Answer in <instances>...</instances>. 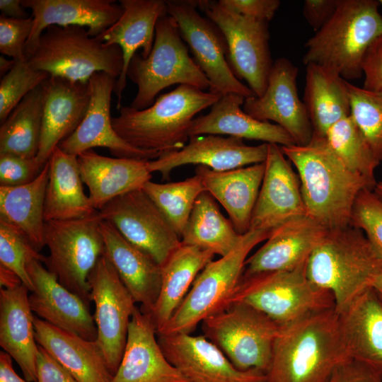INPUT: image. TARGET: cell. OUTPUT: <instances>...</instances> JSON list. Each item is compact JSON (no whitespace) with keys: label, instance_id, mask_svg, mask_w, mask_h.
Here are the masks:
<instances>
[{"label":"cell","instance_id":"obj_23","mask_svg":"<svg viewBox=\"0 0 382 382\" xmlns=\"http://www.w3.org/2000/svg\"><path fill=\"white\" fill-rule=\"evenodd\" d=\"M149 313L135 308L120 364L110 382H190L166 357Z\"/></svg>","mask_w":382,"mask_h":382},{"label":"cell","instance_id":"obj_22","mask_svg":"<svg viewBox=\"0 0 382 382\" xmlns=\"http://www.w3.org/2000/svg\"><path fill=\"white\" fill-rule=\"evenodd\" d=\"M328 229L307 214L275 227L265 243L248 256L243 275L291 270L308 259Z\"/></svg>","mask_w":382,"mask_h":382},{"label":"cell","instance_id":"obj_15","mask_svg":"<svg viewBox=\"0 0 382 382\" xmlns=\"http://www.w3.org/2000/svg\"><path fill=\"white\" fill-rule=\"evenodd\" d=\"M88 282L95 304L96 340L114 375L123 355L136 303L104 254L92 270Z\"/></svg>","mask_w":382,"mask_h":382},{"label":"cell","instance_id":"obj_24","mask_svg":"<svg viewBox=\"0 0 382 382\" xmlns=\"http://www.w3.org/2000/svg\"><path fill=\"white\" fill-rule=\"evenodd\" d=\"M45 94L41 137L36 161L41 168L58 145L71 135L84 118L91 98L89 81L50 77Z\"/></svg>","mask_w":382,"mask_h":382},{"label":"cell","instance_id":"obj_49","mask_svg":"<svg viewBox=\"0 0 382 382\" xmlns=\"http://www.w3.org/2000/svg\"><path fill=\"white\" fill-rule=\"evenodd\" d=\"M218 2L239 15L267 22L272 19L280 5L278 0H219Z\"/></svg>","mask_w":382,"mask_h":382},{"label":"cell","instance_id":"obj_13","mask_svg":"<svg viewBox=\"0 0 382 382\" xmlns=\"http://www.w3.org/2000/svg\"><path fill=\"white\" fill-rule=\"evenodd\" d=\"M166 6L195 62L210 82L209 91L220 96L231 93L245 98L255 96L232 71L222 32L210 19L200 15L195 1H166Z\"/></svg>","mask_w":382,"mask_h":382},{"label":"cell","instance_id":"obj_58","mask_svg":"<svg viewBox=\"0 0 382 382\" xmlns=\"http://www.w3.org/2000/svg\"><path fill=\"white\" fill-rule=\"evenodd\" d=\"M373 190L382 199V180L376 182Z\"/></svg>","mask_w":382,"mask_h":382},{"label":"cell","instance_id":"obj_47","mask_svg":"<svg viewBox=\"0 0 382 382\" xmlns=\"http://www.w3.org/2000/svg\"><path fill=\"white\" fill-rule=\"evenodd\" d=\"M43 168L36 158L13 154L0 155V186L16 187L34 180Z\"/></svg>","mask_w":382,"mask_h":382},{"label":"cell","instance_id":"obj_33","mask_svg":"<svg viewBox=\"0 0 382 382\" xmlns=\"http://www.w3.org/2000/svg\"><path fill=\"white\" fill-rule=\"evenodd\" d=\"M338 314L351 359L382 374L381 297L374 288L369 286Z\"/></svg>","mask_w":382,"mask_h":382},{"label":"cell","instance_id":"obj_1","mask_svg":"<svg viewBox=\"0 0 382 382\" xmlns=\"http://www.w3.org/2000/svg\"><path fill=\"white\" fill-rule=\"evenodd\" d=\"M281 149L297 170L306 214L328 230L351 225L359 193L365 188L374 190L376 182L349 170L325 138L313 136L306 145Z\"/></svg>","mask_w":382,"mask_h":382},{"label":"cell","instance_id":"obj_19","mask_svg":"<svg viewBox=\"0 0 382 382\" xmlns=\"http://www.w3.org/2000/svg\"><path fill=\"white\" fill-rule=\"evenodd\" d=\"M268 144L246 145L243 139L220 135L194 136L180 150L162 154L149 161L151 173L158 172L168 179L171 171L184 165L194 164L216 171L236 169L265 161Z\"/></svg>","mask_w":382,"mask_h":382},{"label":"cell","instance_id":"obj_17","mask_svg":"<svg viewBox=\"0 0 382 382\" xmlns=\"http://www.w3.org/2000/svg\"><path fill=\"white\" fill-rule=\"evenodd\" d=\"M116 79L104 72L94 74L89 80L91 98L86 114L75 131L58 145L63 151L77 156L95 147L107 148L119 158L151 161L157 152L132 146L122 139L112 125L110 102Z\"/></svg>","mask_w":382,"mask_h":382},{"label":"cell","instance_id":"obj_29","mask_svg":"<svg viewBox=\"0 0 382 382\" xmlns=\"http://www.w3.org/2000/svg\"><path fill=\"white\" fill-rule=\"evenodd\" d=\"M30 290L21 284L0 289V346L21 369L25 380L37 381L39 345L35 338Z\"/></svg>","mask_w":382,"mask_h":382},{"label":"cell","instance_id":"obj_18","mask_svg":"<svg viewBox=\"0 0 382 382\" xmlns=\"http://www.w3.org/2000/svg\"><path fill=\"white\" fill-rule=\"evenodd\" d=\"M156 335L167 359L190 382H267V375L263 372L236 369L204 335Z\"/></svg>","mask_w":382,"mask_h":382},{"label":"cell","instance_id":"obj_11","mask_svg":"<svg viewBox=\"0 0 382 382\" xmlns=\"http://www.w3.org/2000/svg\"><path fill=\"white\" fill-rule=\"evenodd\" d=\"M98 212L88 217L45 222V244L50 254L45 267L65 288L89 305L88 277L104 253Z\"/></svg>","mask_w":382,"mask_h":382},{"label":"cell","instance_id":"obj_25","mask_svg":"<svg viewBox=\"0 0 382 382\" xmlns=\"http://www.w3.org/2000/svg\"><path fill=\"white\" fill-rule=\"evenodd\" d=\"M22 5L31 10L33 18V29L25 50L27 59L47 27L79 26L97 37L115 23L123 11L120 4L112 0H22Z\"/></svg>","mask_w":382,"mask_h":382},{"label":"cell","instance_id":"obj_59","mask_svg":"<svg viewBox=\"0 0 382 382\" xmlns=\"http://www.w3.org/2000/svg\"><path fill=\"white\" fill-rule=\"evenodd\" d=\"M378 2H379V4H380V5L382 6V0H379Z\"/></svg>","mask_w":382,"mask_h":382},{"label":"cell","instance_id":"obj_44","mask_svg":"<svg viewBox=\"0 0 382 382\" xmlns=\"http://www.w3.org/2000/svg\"><path fill=\"white\" fill-rule=\"evenodd\" d=\"M45 257L32 246L21 232L0 221V265L14 272L30 291L33 290V283L27 271V264L32 259L43 262Z\"/></svg>","mask_w":382,"mask_h":382},{"label":"cell","instance_id":"obj_9","mask_svg":"<svg viewBox=\"0 0 382 382\" xmlns=\"http://www.w3.org/2000/svg\"><path fill=\"white\" fill-rule=\"evenodd\" d=\"M272 229H250L227 255L209 262L199 273L183 301L157 334L190 333L207 318L228 306L238 287L251 250Z\"/></svg>","mask_w":382,"mask_h":382},{"label":"cell","instance_id":"obj_48","mask_svg":"<svg viewBox=\"0 0 382 382\" xmlns=\"http://www.w3.org/2000/svg\"><path fill=\"white\" fill-rule=\"evenodd\" d=\"M364 75L363 88L382 92V35L374 39L366 49L361 60Z\"/></svg>","mask_w":382,"mask_h":382},{"label":"cell","instance_id":"obj_54","mask_svg":"<svg viewBox=\"0 0 382 382\" xmlns=\"http://www.w3.org/2000/svg\"><path fill=\"white\" fill-rule=\"evenodd\" d=\"M1 16L11 18H28L21 0H0Z\"/></svg>","mask_w":382,"mask_h":382},{"label":"cell","instance_id":"obj_5","mask_svg":"<svg viewBox=\"0 0 382 382\" xmlns=\"http://www.w3.org/2000/svg\"><path fill=\"white\" fill-rule=\"evenodd\" d=\"M376 0H337L332 17L305 44V65L316 64L344 79L362 76V57L371 42L382 35V15Z\"/></svg>","mask_w":382,"mask_h":382},{"label":"cell","instance_id":"obj_37","mask_svg":"<svg viewBox=\"0 0 382 382\" xmlns=\"http://www.w3.org/2000/svg\"><path fill=\"white\" fill-rule=\"evenodd\" d=\"M48 174L47 162L32 182L0 186V221L21 232L39 253L45 246L44 204Z\"/></svg>","mask_w":382,"mask_h":382},{"label":"cell","instance_id":"obj_35","mask_svg":"<svg viewBox=\"0 0 382 382\" xmlns=\"http://www.w3.org/2000/svg\"><path fill=\"white\" fill-rule=\"evenodd\" d=\"M348 81L337 72L316 64L306 65L303 102L313 136L325 138L329 129L350 115Z\"/></svg>","mask_w":382,"mask_h":382},{"label":"cell","instance_id":"obj_41","mask_svg":"<svg viewBox=\"0 0 382 382\" xmlns=\"http://www.w3.org/2000/svg\"><path fill=\"white\" fill-rule=\"evenodd\" d=\"M325 138L332 151L349 170L376 182L374 173L380 163L350 115L333 125Z\"/></svg>","mask_w":382,"mask_h":382},{"label":"cell","instance_id":"obj_43","mask_svg":"<svg viewBox=\"0 0 382 382\" xmlns=\"http://www.w3.org/2000/svg\"><path fill=\"white\" fill-rule=\"evenodd\" d=\"M50 77L48 74L32 68L27 60L15 61L11 69L1 78V124L26 95Z\"/></svg>","mask_w":382,"mask_h":382},{"label":"cell","instance_id":"obj_53","mask_svg":"<svg viewBox=\"0 0 382 382\" xmlns=\"http://www.w3.org/2000/svg\"><path fill=\"white\" fill-rule=\"evenodd\" d=\"M0 382H28L16 373L12 357L4 351L0 352Z\"/></svg>","mask_w":382,"mask_h":382},{"label":"cell","instance_id":"obj_57","mask_svg":"<svg viewBox=\"0 0 382 382\" xmlns=\"http://www.w3.org/2000/svg\"><path fill=\"white\" fill-rule=\"evenodd\" d=\"M370 286L374 288L382 299V272L373 279Z\"/></svg>","mask_w":382,"mask_h":382},{"label":"cell","instance_id":"obj_36","mask_svg":"<svg viewBox=\"0 0 382 382\" xmlns=\"http://www.w3.org/2000/svg\"><path fill=\"white\" fill-rule=\"evenodd\" d=\"M211 251L182 244L161 267V283L150 313L161 330L183 301L199 273L214 257Z\"/></svg>","mask_w":382,"mask_h":382},{"label":"cell","instance_id":"obj_46","mask_svg":"<svg viewBox=\"0 0 382 382\" xmlns=\"http://www.w3.org/2000/svg\"><path fill=\"white\" fill-rule=\"evenodd\" d=\"M33 29L32 16L11 18L0 16V52L15 61L27 60L25 53L27 42Z\"/></svg>","mask_w":382,"mask_h":382},{"label":"cell","instance_id":"obj_38","mask_svg":"<svg viewBox=\"0 0 382 382\" xmlns=\"http://www.w3.org/2000/svg\"><path fill=\"white\" fill-rule=\"evenodd\" d=\"M243 235L224 216L214 198L204 191L195 201L181 242L223 257L238 245Z\"/></svg>","mask_w":382,"mask_h":382},{"label":"cell","instance_id":"obj_3","mask_svg":"<svg viewBox=\"0 0 382 382\" xmlns=\"http://www.w3.org/2000/svg\"><path fill=\"white\" fill-rule=\"evenodd\" d=\"M221 96L189 85H179L159 96L144 110L122 106L117 117H112L116 133L137 149L164 153L183 149L190 139L195 116L212 107Z\"/></svg>","mask_w":382,"mask_h":382},{"label":"cell","instance_id":"obj_51","mask_svg":"<svg viewBox=\"0 0 382 382\" xmlns=\"http://www.w3.org/2000/svg\"><path fill=\"white\" fill-rule=\"evenodd\" d=\"M36 382H79L39 345Z\"/></svg>","mask_w":382,"mask_h":382},{"label":"cell","instance_id":"obj_28","mask_svg":"<svg viewBox=\"0 0 382 382\" xmlns=\"http://www.w3.org/2000/svg\"><path fill=\"white\" fill-rule=\"evenodd\" d=\"M77 159L82 181L97 211L115 197L141 188L152 176L146 160L108 157L92 149L81 153Z\"/></svg>","mask_w":382,"mask_h":382},{"label":"cell","instance_id":"obj_8","mask_svg":"<svg viewBox=\"0 0 382 382\" xmlns=\"http://www.w3.org/2000/svg\"><path fill=\"white\" fill-rule=\"evenodd\" d=\"M308 260L288 270L243 275L228 305H248L281 325L335 308L332 294L308 279Z\"/></svg>","mask_w":382,"mask_h":382},{"label":"cell","instance_id":"obj_14","mask_svg":"<svg viewBox=\"0 0 382 382\" xmlns=\"http://www.w3.org/2000/svg\"><path fill=\"white\" fill-rule=\"evenodd\" d=\"M98 214L161 267L182 245L180 236L141 188L115 197Z\"/></svg>","mask_w":382,"mask_h":382},{"label":"cell","instance_id":"obj_7","mask_svg":"<svg viewBox=\"0 0 382 382\" xmlns=\"http://www.w3.org/2000/svg\"><path fill=\"white\" fill-rule=\"evenodd\" d=\"M137 86L130 104L135 110L151 106L162 90L174 85H189L202 91L211 87L210 82L188 53L177 24L168 13L156 25L152 50L146 57L136 53L127 72Z\"/></svg>","mask_w":382,"mask_h":382},{"label":"cell","instance_id":"obj_10","mask_svg":"<svg viewBox=\"0 0 382 382\" xmlns=\"http://www.w3.org/2000/svg\"><path fill=\"white\" fill-rule=\"evenodd\" d=\"M202 323L203 335L215 344L236 369L267 374L282 325L243 303H231Z\"/></svg>","mask_w":382,"mask_h":382},{"label":"cell","instance_id":"obj_55","mask_svg":"<svg viewBox=\"0 0 382 382\" xmlns=\"http://www.w3.org/2000/svg\"><path fill=\"white\" fill-rule=\"evenodd\" d=\"M23 284L19 277L12 270L0 265L1 288H11Z\"/></svg>","mask_w":382,"mask_h":382},{"label":"cell","instance_id":"obj_30","mask_svg":"<svg viewBox=\"0 0 382 382\" xmlns=\"http://www.w3.org/2000/svg\"><path fill=\"white\" fill-rule=\"evenodd\" d=\"M265 173V162L236 169L216 171L197 166V175L206 190L226 209L236 231L250 228L253 212Z\"/></svg>","mask_w":382,"mask_h":382},{"label":"cell","instance_id":"obj_6","mask_svg":"<svg viewBox=\"0 0 382 382\" xmlns=\"http://www.w3.org/2000/svg\"><path fill=\"white\" fill-rule=\"evenodd\" d=\"M27 61L32 68L50 77L83 83L100 72L117 80L123 68L119 46L108 45L91 36L86 28L75 25L47 27Z\"/></svg>","mask_w":382,"mask_h":382},{"label":"cell","instance_id":"obj_52","mask_svg":"<svg viewBox=\"0 0 382 382\" xmlns=\"http://www.w3.org/2000/svg\"><path fill=\"white\" fill-rule=\"evenodd\" d=\"M337 4V0H306L304 1L303 15L315 33L332 17Z\"/></svg>","mask_w":382,"mask_h":382},{"label":"cell","instance_id":"obj_21","mask_svg":"<svg viewBox=\"0 0 382 382\" xmlns=\"http://www.w3.org/2000/svg\"><path fill=\"white\" fill-rule=\"evenodd\" d=\"M42 263L32 259L27 264L33 283L29 295L33 312L52 325L84 339L96 340L97 329L89 305L62 285Z\"/></svg>","mask_w":382,"mask_h":382},{"label":"cell","instance_id":"obj_2","mask_svg":"<svg viewBox=\"0 0 382 382\" xmlns=\"http://www.w3.org/2000/svg\"><path fill=\"white\" fill-rule=\"evenodd\" d=\"M349 359L338 313L323 310L282 326L267 382H327Z\"/></svg>","mask_w":382,"mask_h":382},{"label":"cell","instance_id":"obj_50","mask_svg":"<svg viewBox=\"0 0 382 382\" xmlns=\"http://www.w3.org/2000/svg\"><path fill=\"white\" fill-rule=\"evenodd\" d=\"M327 382H382V374L363 362L349 359L334 370Z\"/></svg>","mask_w":382,"mask_h":382},{"label":"cell","instance_id":"obj_32","mask_svg":"<svg viewBox=\"0 0 382 382\" xmlns=\"http://www.w3.org/2000/svg\"><path fill=\"white\" fill-rule=\"evenodd\" d=\"M245 99L236 93L221 96L207 114L192 120L190 137L202 134L228 135L281 146L295 144L292 137L280 126L257 120L245 112L241 108Z\"/></svg>","mask_w":382,"mask_h":382},{"label":"cell","instance_id":"obj_40","mask_svg":"<svg viewBox=\"0 0 382 382\" xmlns=\"http://www.w3.org/2000/svg\"><path fill=\"white\" fill-rule=\"evenodd\" d=\"M180 236L188 221L197 197L206 191L197 175L166 183L151 180L141 187Z\"/></svg>","mask_w":382,"mask_h":382},{"label":"cell","instance_id":"obj_42","mask_svg":"<svg viewBox=\"0 0 382 382\" xmlns=\"http://www.w3.org/2000/svg\"><path fill=\"white\" fill-rule=\"evenodd\" d=\"M350 116L362 133L374 157L382 161V92H373L347 83Z\"/></svg>","mask_w":382,"mask_h":382},{"label":"cell","instance_id":"obj_26","mask_svg":"<svg viewBox=\"0 0 382 382\" xmlns=\"http://www.w3.org/2000/svg\"><path fill=\"white\" fill-rule=\"evenodd\" d=\"M122 13L118 20L97 37L108 45H117L123 54V68L116 80L114 93L117 108H121L122 96L127 84L129 64L139 49L146 57L151 52L158 20L167 14L166 1L120 0Z\"/></svg>","mask_w":382,"mask_h":382},{"label":"cell","instance_id":"obj_56","mask_svg":"<svg viewBox=\"0 0 382 382\" xmlns=\"http://www.w3.org/2000/svg\"><path fill=\"white\" fill-rule=\"evenodd\" d=\"M15 60L8 59L4 57V55H1L0 57V74L2 77L6 73H8L14 64Z\"/></svg>","mask_w":382,"mask_h":382},{"label":"cell","instance_id":"obj_27","mask_svg":"<svg viewBox=\"0 0 382 382\" xmlns=\"http://www.w3.org/2000/svg\"><path fill=\"white\" fill-rule=\"evenodd\" d=\"M100 230L104 255L140 309L150 313L156 302L161 283V267L149 255L126 240L110 223L101 220Z\"/></svg>","mask_w":382,"mask_h":382},{"label":"cell","instance_id":"obj_20","mask_svg":"<svg viewBox=\"0 0 382 382\" xmlns=\"http://www.w3.org/2000/svg\"><path fill=\"white\" fill-rule=\"evenodd\" d=\"M306 214L301 183L291 161L277 144H268L265 173L253 212L250 229H273Z\"/></svg>","mask_w":382,"mask_h":382},{"label":"cell","instance_id":"obj_16","mask_svg":"<svg viewBox=\"0 0 382 382\" xmlns=\"http://www.w3.org/2000/svg\"><path fill=\"white\" fill-rule=\"evenodd\" d=\"M297 75V67L289 59H276L264 93L245 98L243 110L257 120L275 122L288 132L295 144L303 146L311 141L313 128L298 95Z\"/></svg>","mask_w":382,"mask_h":382},{"label":"cell","instance_id":"obj_31","mask_svg":"<svg viewBox=\"0 0 382 382\" xmlns=\"http://www.w3.org/2000/svg\"><path fill=\"white\" fill-rule=\"evenodd\" d=\"M37 344L79 382H110L113 375L96 340H88L35 317Z\"/></svg>","mask_w":382,"mask_h":382},{"label":"cell","instance_id":"obj_45","mask_svg":"<svg viewBox=\"0 0 382 382\" xmlns=\"http://www.w3.org/2000/svg\"><path fill=\"white\" fill-rule=\"evenodd\" d=\"M351 225L361 230L382 258V199L373 190L358 195L352 212Z\"/></svg>","mask_w":382,"mask_h":382},{"label":"cell","instance_id":"obj_4","mask_svg":"<svg viewBox=\"0 0 382 382\" xmlns=\"http://www.w3.org/2000/svg\"><path fill=\"white\" fill-rule=\"evenodd\" d=\"M306 272L332 294L340 313L382 272V258L364 232L349 225L328 231L310 255Z\"/></svg>","mask_w":382,"mask_h":382},{"label":"cell","instance_id":"obj_12","mask_svg":"<svg viewBox=\"0 0 382 382\" xmlns=\"http://www.w3.org/2000/svg\"><path fill=\"white\" fill-rule=\"evenodd\" d=\"M195 4L222 32L227 61L235 76L245 80L255 96H261L273 65L268 22L239 15L218 1L200 0Z\"/></svg>","mask_w":382,"mask_h":382},{"label":"cell","instance_id":"obj_34","mask_svg":"<svg viewBox=\"0 0 382 382\" xmlns=\"http://www.w3.org/2000/svg\"><path fill=\"white\" fill-rule=\"evenodd\" d=\"M44 218L45 222L83 219L96 214L83 190L77 156L58 146L48 161Z\"/></svg>","mask_w":382,"mask_h":382},{"label":"cell","instance_id":"obj_39","mask_svg":"<svg viewBox=\"0 0 382 382\" xmlns=\"http://www.w3.org/2000/svg\"><path fill=\"white\" fill-rule=\"evenodd\" d=\"M44 83L26 95L0 127V155L34 158L38 153L44 110Z\"/></svg>","mask_w":382,"mask_h":382}]
</instances>
